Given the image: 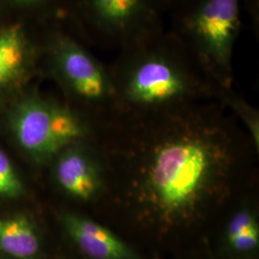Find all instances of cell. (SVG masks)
Masks as SVG:
<instances>
[{"label": "cell", "instance_id": "obj_5", "mask_svg": "<svg viewBox=\"0 0 259 259\" xmlns=\"http://www.w3.org/2000/svg\"><path fill=\"white\" fill-rule=\"evenodd\" d=\"M47 50L51 74L94 128L118 111L109 66L64 33H54Z\"/></svg>", "mask_w": 259, "mask_h": 259}, {"label": "cell", "instance_id": "obj_4", "mask_svg": "<svg viewBox=\"0 0 259 259\" xmlns=\"http://www.w3.org/2000/svg\"><path fill=\"white\" fill-rule=\"evenodd\" d=\"M8 123L19 147L38 164L50 163L63 150L95 134L93 122L71 105L36 93L15 103Z\"/></svg>", "mask_w": 259, "mask_h": 259}, {"label": "cell", "instance_id": "obj_9", "mask_svg": "<svg viewBox=\"0 0 259 259\" xmlns=\"http://www.w3.org/2000/svg\"><path fill=\"white\" fill-rule=\"evenodd\" d=\"M35 61L36 49L22 26L0 29V97L27 80Z\"/></svg>", "mask_w": 259, "mask_h": 259}, {"label": "cell", "instance_id": "obj_11", "mask_svg": "<svg viewBox=\"0 0 259 259\" xmlns=\"http://www.w3.org/2000/svg\"><path fill=\"white\" fill-rule=\"evenodd\" d=\"M227 242L232 250L250 252L259 246V226L255 215L250 209H241L235 213L228 224Z\"/></svg>", "mask_w": 259, "mask_h": 259}, {"label": "cell", "instance_id": "obj_3", "mask_svg": "<svg viewBox=\"0 0 259 259\" xmlns=\"http://www.w3.org/2000/svg\"><path fill=\"white\" fill-rule=\"evenodd\" d=\"M242 0H192L172 33L219 90L232 89V56L242 27Z\"/></svg>", "mask_w": 259, "mask_h": 259}, {"label": "cell", "instance_id": "obj_6", "mask_svg": "<svg viewBox=\"0 0 259 259\" xmlns=\"http://www.w3.org/2000/svg\"><path fill=\"white\" fill-rule=\"evenodd\" d=\"M157 0H85L98 42L120 51L163 30Z\"/></svg>", "mask_w": 259, "mask_h": 259}, {"label": "cell", "instance_id": "obj_7", "mask_svg": "<svg viewBox=\"0 0 259 259\" xmlns=\"http://www.w3.org/2000/svg\"><path fill=\"white\" fill-rule=\"evenodd\" d=\"M73 144L58 154L49 163L56 185L65 194L82 202L95 199L106 185L107 166L103 156L89 145Z\"/></svg>", "mask_w": 259, "mask_h": 259}, {"label": "cell", "instance_id": "obj_12", "mask_svg": "<svg viewBox=\"0 0 259 259\" xmlns=\"http://www.w3.org/2000/svg\"><path fill=\"white\" fill-rule=\"evenodd\" d=\"M217 99L232 111V114L239 121L243 129L248 134L250 141L255 149L259 151V111L251 106L244 97L235 93L232 89L220 90Z\"/></svg>", "mask_w": 259, "mask_h": 259}, {"label": "cell", "instance_id": "obj_13", "mask_svg": "<svg viewBox=\"0 0 259 259\" xmlns=\"http://www.w3.org/2000/svg\"><path fill=\"white\" fill-rule=\"evenodd\" d=\"M25 192V186L9 157L0 148V200H16Z\"/></svg>", "mask_w": 259, "mask_h": 259}, {"label": "cell", "instance_id": "obj_2", "mask_svg": "<svg viewBox=\"0 0 259 259\" xmlns=\"http://www.w3.org/2000/svg\"><path fill=\"white\" fill-rule=\"evenodd\" d=\"M109 68L118 111L167 110L217 99L220 91L179 38L163 30L118 51Z\"/></svg>", "mask_w": 259, "mask_h": 259}, {"label": "cell", "instance_id": "obj_14", "mask_svg": "<svg viewBox=\"0 0 259 259\" xmlns=\"http://www.w3.org/2000/svg\"><path fill=\"white\" fill-rule=\"evenodd\" d=\"M16 3H19V4H25V5H32V4H37L39 3L44 0H12Z\"/></svg>", "mask_w": 259, "mask_h": 259}, {"label": "cell", "instance_id": "obj_1", "mask_svg": "<svg viewBox=\"0 0 259 259\" xmlns=\"http://www.w3.org/2000/svg\"><path fill=\"white\" fill-rule=\"evenodd\" d=\"M106 166L166 225L186 221L225 193L240 165L246 131L217 99L115 112L95 128ZM249 137V136H248Z\"/></svg>", "mask_w": 259, "mask_h": 259}, {"label": "cell", "instance_id": "obj_15", "mask_svg": "<svg viewBox=\"0 0 259 259\" xmlns=\"http://www.w3.org/2000/svg\"><path fill=\"white\" fill-rule=\"evenodd\" d=\"M157 3H161V4H163V3H169V4H171V3H173V2H176V1H179V0H157Z\"/></svg>", "mask_w": 259, "mask_h": 259}, {"label": "cell", "instance_id": "obj_8", "mask_svg": "<svg viewBox=\"0 0 259 259\" xmlns=\"http://www.w3.org/2000/svg\"><path fill=\"white\" fill-rule=\"evenodd\" d=\"M61 223L77 248L91 259H139L119 237L88 217L64 213Z\"/></svg>", "mask_w": 259, "mask_h": 259}, {"label": "cell", "instance_id": "obj_10", "mask_svg": "<svg viewBox=\"0 0 259 259\" xmlns=\"http://www.w3.org/2000/svg\"><path fill=\"white\" fill-rule=\"evenodd\" d=\"M41 248L40 234L29 216L0 217V253L12 259H38Z\"/></svg>", "mask_w": 259, "mask_h": 259}]
</instances>
